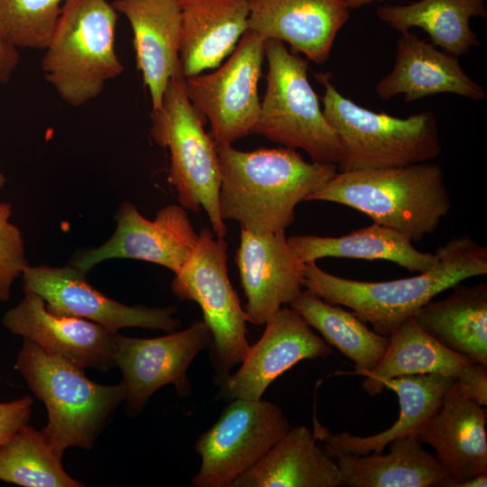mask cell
<instances>
[{"label":"cell","mask_w":487,"mask_h":487,"mask_svg":"<svg viewBox=\"0 0 487 487\" xmlns=\"http://www.w3.org/2000/svg\"><path fill=\"white\" fill-rule=\"evenodd\" d=\"M221 172L219 210L254 234L285 231L295 208L338 171L335 164L308 162L284 146L237 150L216 145Z\"/></svg>","instance_id":"6da1fadb"},{"label":"cell","mask_w":487,"mask_h":487,"mask_svg":"<svg viewBox=\"0 0 487 487\" xmlns=\"http://www.w3.org/2000/svg\"><path fill=\"white\" fill-rule=\"evenodd\" d=\"M436 253L438 262L428 271L387 281L345 279L308 262L303 287L331 304L351 308L374 332L390 335L437 294L465 279L487 274V248L470 235L453 238L437 248Z\"/></svg>","instance_id":"7a4b0ae2"},{"label":"cell","mask_w":487,"mask_h":487,"mask_svg":"<svg viewBox=\"0 0 487 487\" xmlns=\"http://www.w3.org/2000/svg\"><path fill=\"white\" fill-rule=\"evenodd\" d=\"M306 200L350 207L412 242L434 233L451 208L444 173L427 161L337 171Z\"/></svg>","instance_id":"3957f363"},{"label":"cell","mask_w":487,"mask_h":487,"mask_svg":"<svg viewBox=\"0 0 487 487\" xmlns=\"http://www.w3.org/2000/svg\"><path fill=\"white\" fill-rule=\"evenodd\" d=\"M14 368L45 405L48 422L41 432L61 455L69 447L91 449L125 400L123 382L96 383L87 378L83 368L26 339Z\"/></svg>","instance_id":"277c9868"},{"label":"cell","mask_w":487,"mask_h":487,"mask_svg":"<svg viewBox=\"0 0 487 487\" xmlns=\"http://www.w3.org/2000/svg\"><path fill=\"white\" fill-rule=\"evenodd\" d=\"M316 78L324 86L323 115L335 131L345 156L338 171L405 166L428 161L442 152L436 120L430 111L407 118L376 113L344 96L332 75Z\"/></svg>","instance_id":"5b68a950"},{"label":"cell","mask_w":487,"mask_h":487,"mask_svg":"<svg viewBox=\"0 0 487 487\" xmlns=\"http://www.w3.org/2000/svg\"><path fill=\"white\" fill-rule=\"evenodd\" d=\"M116 22L107 0L64 3L41 69L68 105L78 107L97 97L106 82L124 71L115 49Z\"/></svg>","instance_id":"8992f818"},{"label":"cell","mask_w":487,"mask_h":487,"mask_svg":"<svg viewBox=\"0 0 487 487\" xmlns=\"http://www.w3.org/2000/svg\"><path fill=\"white\" fill-rule=\"evenodd\" d=\"M205 119L186 93L179 66L168 83L161 106L152 111L151 135L158 145L170 150L169 181L180 206L195 213L203 208L214 234L225 237L217 148L211 133L205 131Z\"/></svg>","instance_id":"52a82bcc"},{"label":"cell","mask_w":487,"mask_h":487,"mask_svg":"<svg viewBox=\"0 0 487 487\" xmlns=\"http://www.w3.org/2000/svg\"><path fill=\"white\" fill-rule=\"evenodd\" d=\"M264 53L267 87L252 134L289 149H301L313 162L338 167L344 160V147L308 79V60L289 51L278 40H266Z\"/></svg>","instance_id":"ba28073f"},{"label":"cell","mask_w":487,"mask_h":487,"mask_svg":"<svg viewBox=\"0 0 487 487\" xmlns=\"http://www.w3.org/2000/svg\"><path fill=\"white\" fill-rule=\"evenodd\" d=\"M227 249L224 237L203 228L193 253L170 283L177 298L194 301L202 310L211 333L210 359L216 384L244 361L251 346L246 314L228 277Z\"/></svg>","instance_id":"9c48e42d"},{"label":"cell","mask_w":487,"mask_h":487,"mask_svg":"<svg viewBox=\"0 0 487 487\" xmlns=\"http://www.w3.org/2000/svg\"><path fill=\"white\" fill-rule=\"evenodd\" d=\"M291 427L281 409L260 400L234 399L201 434L195 450L201 459L194 487H233Z\"/></svg>","instance_id":"30bf717a"},{"label":"cell","mask_w":487,"mask_h":487,"mask_svg":"<svg viewBox=\"0 0 487 487\" xmlns=\"http://www.w3.org/2000/svg\"><path fill=\"white\" fill-rule=\"evenodd\" d=\"M264 40L247 30L229 59L214 72L185 78L192 105L207 117L216 145L232 144L248 134L258 120Z\"/></svg>","instance_id":"8fae6325"},{"label":"cell","mask_w":487,"mask_h":487,"mask_svg":"<svg viewBox=\"0 0 487 487\" xmlns=\"http://www.w3.org/2000/svg\"><path fill=\"white\" fill-rule=\"evenodd\" d=\"M210 344V330L199 320H193L183 330L153 338L115 333L114 359L123 374L128 413L139 414L151 396L167 384H173L180 398L188 397L191 392L188 367Z\"/></svg>","instance_id":"7c38bea8"},{"label":"cell","mask_w":487,"mask_h":487,"mask_svg":"<svg viewBox=\"0 0 487 487\" xmlns=\"http://www.w3.org/2000/svg\"><path fill=\"white\" fill-rule=\"evenodd\" d=\"M86 274L71 263L62 267L29 265L22 274L23 289L41 296L54 314L87 319L114 333L125 327L170 333L181 327L180 320L174 317L176 307L124 305L96 289Z\"/></svg>","instance_id":"4fadbf2b"},{"label":"cell","mask_w":487,"mask_h":487,"mask_svg":"<svg viewBox=\"0 0 487 487\" xmlns=\"http://www.w3.org/2000/svg\"><path fill=\"white\" fill-rule=\"evenodd\" d=\"M115 221V231L106 242L78 252L70 263L87 273L109 259H133L159 264L176 274L198 244V234L181 206L168 205L149 220L134 205L124 201Z\"/></svg>","instance_id":"5bb4252c"},{"label":"cell","mask_w":487,"mask_h":487,"mask_svg":"<svg viewBox=\"0 0 487 487\" xmlns=\"http://www.w3.org/2000/svg\"><path fill=\"white\" fill-rule=\"evenodd\" d=\"M332 347L290 306L265 324L239 369L218 383L219 398L260 400L270 384L303 360L327 358Z\"/></svg>","instance_id":"9a60e30c"},{"label":"cell","mask_w":487,"mask_h":487,"mask_svg":"<svg viewBox=\"0 0 487 487\" xmlns=\"http://www.w3.org/2000/svg\"><path fill=\"white\" fill-rule=\"evenodd\" d=\"M247 299V321L262 326L302 291L306 263L285 231L254 234L241 227L234 258Z\"/></svg>","instance_id":"2e32d148"},{"label":"cell","mask_w":487,"mask_h":487,"mask_svg":"<svg viewBox=\"0 0 487 487\" xmlns=\"http://www.w3.org/2000/svg\"><path fill=\"white\" fill-rule=\"evenodd\" d=\"M2 325L83 369L107 372L115 367L114 332L87 319L54 314L34 292L24 291L21 301L5 313Z\"/></svg>","instance_id":"e0dca14e"},{"label":"cell","mask_w":487,"mask_h":487,"mask_svg":"<svg viewBox=\"0 0 487 487\" xmlns=\"http://www.w3.org/2000/svg\"><path fill=\"white\" fill-rule=\"evenodd\" d=\"M349 16L342 0H249L248 30L322 64Z\"/></svg>","instance_id":"ac0fdd59"},{"label":"cell","mask_w":487,"mask_h":487,"mask_svg":"<svg viewBox=\"0 0 487 487\" xmlns=\"http://www.w3.org/2000/svg\"><path fill=\"white\" fill-rule=\"evenodd\" d=\"M375 92L382 100L404 94L405 102L441 93L473 101L486 98L485 90L463 70L457 56L437 50L410 32L398 39L393 69L378 82Z\"/></svg>","instance_id":"d6986e66"},{"label":"cell","mask_w":487,"mask_h":487,"mask_svg":"<svg viewBox=\"0 0 487 487\" xmlns=\"http://www.w3.org/2000/svg\"><path fill=\"white\" fill-rule=\"evenodd\" d=\"M486 418L484 407L465 398L455 380L439 410L417 434L450 475L443 487L487 473Z\"/></svg>","instance_id":"ffe728a7"},{"label":"cell","mask_w":487,"mask_h":487,"mask_svg":"<svg viewBox=\"0 0 487 487\" xmlns=\"http://www.w3.org/2000/svg\"><path fill=\"white\" fill-rule=\"evenodd\" d=\"M111 5L131 24L137 68L149 90L152 111L157 110L179 67V0H114Z\"/></svg>","instance_id":"44dd1931"},{"label":"cell","mask_w":487,"mask_h":487,"mask_svg":"<svg viewBox=\"0 0 487 487\" xmlns=\"http://www.w3.org/2000/svg\"><path fill=\"white\" fill-rule=\"evenodd\" d=\"M184 78L216 69L248 30L249 0H179Z\"/></svg>","instance_id":"7402d4cb"},{"label":"cell","mask_w":487,"mask_h":487,"mask_svg":"<svg viewBox=\"0 0 487 487\" xmlns=\"http://www.w3.org/2000/svg\"><path fill=\"white\" fill-rule=\"evenodd\" d=\"M455 381L454 377L436 373L390 379L385 382V388L396 392L400 409L398 419L388 429L360 436L348 432L330 433L317 424L314 433L329 455L381 453L396 438L417 436L439 410L446 391Z\"/></svg>","instance_id":"603a6c76"},{"label":"cell","mask_w":487,"mask_h":487,"mask_svg":"<svg viewBox=\"0 0 487 487\" xmlns=\"http://www.w3.org/2000/svg\"><path fill=\"white\" fill-rule=\"evenodd\" d=\"M306 426L291 427L233 487H338L335 460Z\"/></svg>","instance_id":"cb8c5ba5"},{"label":"cell","mask_w":487,"mask_h":487,"mask_svg":"<svg viewBox=\"0 0 487 487\" xmlns=\"http://www.w3.org/2000/svg\"><path fill=\"white\" fill-rule=\"evenodd\" d=\"M389 446L386 455H330L336 462L341 486L443 487L450 479L416 436L396 438Z\"/></svg>","instance_id":"d4e9b609"},{"label":"cell","mask_w":487,"mask_h":487,"mask_svg":"<svg viewBox=\"0 0 487 487\" xmlns=\"http://www.w3.org/2000/svg\"><path fill=\"white\" fill-rule=\"evenodd\" d=\"M421 328L446 348L487 366V284L460 283L452 294L430 300L413 316Z\"/></svg>","instance_id":"484cf974"},{"label":"cell","mask_w":487,"mask_h":487,"mask_svg":"<svg viewBox=\"0 0 487 487\" xmlns=\"http://www.w3.org/2000/svg\"><path fill=\"white\" fill-rule=\"evenodd\" d=\"M288 242L305 263L326 257L385 260L420 273L438 262L436 252L422 253L402 233L374 222L337 237L291 235Z\"/></svg>","instance_id":"4316f807"},{"label":"cell","mask_w":487,"mask_h":487,"mask_svg":"<svg viewBox=\"0 0 487 487\" xmlns=\"http://www.w3.org/2000/svg\"><path fill=\"white\" fill-rule=\"evenodd\" d=\"M485 0H419L403 5H380L376 14L400 33L424 30L434 46L459 57L480 46L470 27L473 16L486 19Z\"/></svg>","instance_id":"83f0119b"},{"label":"cell","mask_w":487,"mask_h":487,"mask_svg":"<svg viewBox=\"0 0 487 487\" xmlns=\"http://www.w3.org/2000/svg\"><path fill=\"white\" fill-rule=\"evenodd\" d=\"M472 360L434 339L410 317L389 335L386 351L377 366L365 375L363 390L375 396L392 378L436 373L456 378Z\"/></svg>","instance_id":"f1b7e54d"},{"label":"cell","mask_w":487,"mask_h":487,"mask_svg":"<svg viewBox=\"0 0 487 487\" xmlns=\"http://www.w3.org/2000/svg\"><path fill=\"white\" fill-rule=\"evenodd\" d=\"M289 306L308 326L318 331L329 345L337 348L354 363V374L365 376L383 356L389 335L371 330L354 312H348L340 305L331 304L306 289Z\"/></svg>","instance_id":"f546056e"},{"label":"cell","mask_w":487,"mask_h":487,"mask_svg":"<svg viewBox=\"0 0 487 487\" xmlns=\"http://www.w3.org/2000/svg\"><path fill=\"white\" fill-rule=\"evenodd\" d=\"M0 481L23 487H82L41 431L25 425L0 446Z\"/></svg>","instance_id":"4dcf8cb0"},{"label":"cell","mask_w":487,"mask_h":487,"mask_svg":"<svg viewBox=\"0 0 487 487\" xmlns=\"http://www.w3.org/2000/svg\"><path fill=\"white\" fill-rule=\"evenodd\" d=\"M67 0H0V38L15 48L45 50Z\"/></svg>","instance_id":"1f68e13d"},{"label":"cell","mask_w":487,"mask_h":487,"mask_svg":"<svg viewBox=\"0 0 487 487\" xmlns=\"http://www.w3.org/2000/svg\"><path fill=\"white\" fill-rule=\"evenodd\" d=\"M12 206L0 202V302L11 298L14 281L30 264L20 229L10 222Z\"/></svg>","instance_id":"d6a6232c"},{"label":"cell","mask_w":487,"mask_h":487,"mask_svg":"<svg viewBox=\"0 0 487 487\" xmlns=\"http://www.w3.org/2000/svg\"><path fill=\"white\" fill-rule=\"evenodd\" d=\"M33 400L24 396L8 402H0V446L7 443L32 416Z\"/></svg>","instance_id":"836d02e7"},{"label":"cell","mask_w":487,"mask_h":487,"mask_svg":"<svg viewBox=\"0 0 487 487\" xmlns=\"http://www.w3.org/2000/svg\"><path fill=\"white\" fill-rule=\"evenodd\" d=\"M462 394L482 407L487 406V366L471 361L455 378Z\"/></svg>","instance_id":"e575fe53"},{"label":"cell","mask_w":487,"mask_h":487,"mask_svg":"<svg viewBox=\"0 0 487 487\" xmlns=\"http://www.w3.org/2000/svg\"><path fill=\"white\" fill-rule=\"evenodd\" d=\"M19 63L17 48L0 38V84L6 83Z\"/></svg>","instance_id":"d590c367"},{"label":"cell","mask_w":487,"mask_h":487,"mask_svg":"<svg viewBox=\"0 0 487 487\" xmlns=\"http://www.w3.org/2000/svg\"><path fill=\"white\" fill-rule=\"evenodd\" d=\"M487 486V473L473 476L465 481L453 483L451 487H485Z\"/></svg>","instance_id":"8d00e7d4"},{"label":"cell","mask_w":487,"mask_h":487,"mask_svg":"<svg viewBox=\"0 0 487 487\" xmlns=\"http://www.w3.org/2000/svg\"><path fill=\"white\" fill-rule=\"evenodd\" d=\"M342 1L349 9H356L366 5H370L373 2H381L383 0H342Z\"/></svg>","instance_id":"74e56055"},{"label":"cell","mask_w":487,"mask_h":487,"mask_svg":"<svg viewBox=\"0 0 487 487\" xmlns=\"http://www.w3.org/2000/svg\"><path fill=\"white\" fill-rule=\"evenodd\" d=\"M6 179L5 176L0 171V188L5 185Z\"/></svg>","instance_id":"f35d334b"}]
</instances>
